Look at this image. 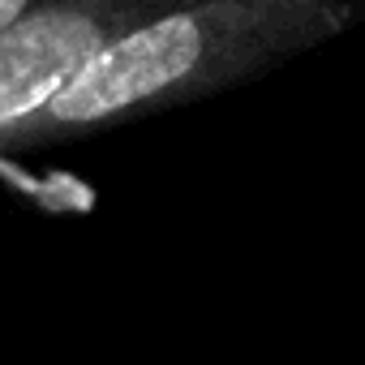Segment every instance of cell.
<instances>
[{
	"mask_svg": "<svg viewBox=\"0 0 365 365\" xmlns=\"http://www.w3.org/2000/svg\"><path fill=\"white\" fill-rule=\"evenodd\" d=\"M361 0H194L91 61L14 146L138 120L250 82L348 31Z\"/></svg>",
	"mask_w": 365,
	"mask_h": 365,
	"instance_id": "1",
	"label": "cell"
},
{
	"mask_svg": "<svg viewBox=\"0 0 365 365\" xmlns=\"http://www.w3.org/2000/svg\"><path fill=\"white\" fill-rule=\"evenodd\" d=\"M194 0H48L0 35V150L112 43Z\"/></svg>",
	"mask_w": 365,
	"mask_h": 365,
	"instance_id": "2",
	"label": "cell"
},
{
	"mask_svg": "<svg viewBox=\"0 0 365 365\" xmlns=\"http://www.w3.org/2000/svg\"><path fill=\"white\" fill-rule=\"evenodd\" d=\"M39 5H48V0H0V35H5L9 26H18L26 14H35Z\"/></svg>",
	"mask_w": 365,
	"mask_h": 365,
	"instance_id": "3",
	"label": "cell"
}]
</instances>
